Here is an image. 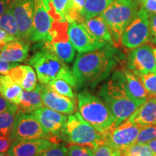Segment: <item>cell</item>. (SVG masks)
<instances>
[{
	"label": "cell",
	"mask_w": 156,
	"mask_h": 156,
	"mask_svg": "<svg viewBox=\"0 0 156 156\" xmlns=\"http://www.w3.org/2000/svg\"><path fill=\"white\" fill-rule=\"evenodd\" d=\"M122 56L119 50L110 44L88 53L78 54L73 67L77 87L96 86L108 78Z\"/></svg>",
	"instance_id": "6da1fadb"
},
{
	"label": "cell",
	"mask_w": 156,
	"mask_h": 156,
	"mask_svg": "<svg viewBox=\"0 0 156 156\" xmlns=\"http://www.w3.org/2000/svg\"><path fill=\"white\" fill-rule=\"evenodd\" d=\"M98 95L116 119L114 126L127 120L141 106L129 92L123 70H115L111 77L101 85Z\"/></svg>",
	"instance_id": "7a4b0ae2"
},
{
	"label": "cell",
	"mask_w": 156,
	"mask_h": 156,
	"mask_svg": "<svg viewBox=\"0 0 156 156\" xmlns=\"http://www.w3.org/2000/svg\"><path fill=\"white\" fill-rule=\"evenodd\" d=\"M28 64L34 67L41 84H47L54 80L62 79L73 87H77L73 70L57 56L43 47L29 58Z\"/></svg>",
	"instance_id": "3957f363"
},
{
	"label": "cell",
	"mask_w": 156,
	"mask_h": 156,
	"mask_svg": "<svg viewBox=\"0 0 156 156\" xmlns=\"http://www.w3.org/2000/svg\"><path fill=\"white\" fill-rule=\"evenodd\" d=\"M77 108L84 119L104 135L114 126L116 119L106 103L87 90L77 94Z\"/></svg>",
	"instance_id": "277c9868"
},
{
	"label": "cell",
	"mask_w": 156,
	"mask_h": 156,
	"mask_svg": "<svg viewBox=\"0 0 156 156\" xmlns=\"http://www.w3.org/2000/svg\"><path fill=\"white\" fill-rule=\"evenodd\" d=\"M139 0H114L100 15L112 32L115 46L121 44L123 32L138 12Z\"/></svg>",
	"instance_id": "5b68a950"
},
{
	"label": "cell",
	"mask_w": 156,
	"mask_h": 156,
	"mask_svg": "<svg viewBox=\"0 0 156 156\" xmlns=\"http://www.w3.org/2000/svg\"><path fill=\"white\" fill-rule=\"evenodd\" d=\"M58 138L74 145H87L95 149L104 142V134L98 132L86 122L79 112L70 114Z\"/></svg>",
	"instance_id": "8992f818"
},
{
	"label": "cell",
	"mask_w": 156,
	"mask_h": 156,
	"mask_svg": "<svg viewBox=\"0 0 156 156\" xmlns=\"http://www.w3.org/2000/svg\"><path fill=\"white\" fill-rule=\"evenodd\" d=\"M68 28L69 23L66 21H54L50 40L43 43L44 48L50 51L65 63L73 62L75 55V48L69 40Z\"/></svg>",
	"instance_id": "52a82bcc"
},
{
	"label": "cell",
	"mask_w": 156,
	"mask_h": 156,
	"mask_svg": "<svg viewBox=\"0 0 156 156\" xmlns=\"http://www.w3.org/2000/svg\"><path fill=\"white\" fill-rule=\"evenodd\" d=\"M149 38V13L141 7L123 32L121 44L126 49L132 50L146 44Z\"/></svg>",
	"instance_id": "ba28073f"
},
{
	"label": "cell",
	"mask_w": 156,
	"mask_h": 156,
	"mask_svg": "<svg viewBox=\"0 0 156 156\" xmlns=\"http://www.w3.org/2000/svg\"><path fill=\"white\" fill-rule=\"evenodd\" d=\"M50 135L34 114L22 112L19 108L15 117L14 126L9 135L12 143L37 138L50 139Z\"/></svg>",
	"instance_id": "9c48e42d"
},
{
	"label": "cell",
	"mask_w": 156,
	"mask_h": 156,
	"mask_svg": "<svg viewBox=\"0 0 156 156\" xmlns=\"http://www.w3.org/2000/svg\"><path fill=\"white\" fill-rule=\"evenodd\" d=\"M140 129V126L127 119L118 126H113L104 135V142L121 152L135 143Z\"/></svg>",
	"instance_id": "30bf717a"
},
{
	"label": "cell",
	"mask_w": 156,
	"mask_h": 156,
	"mask_svg": "<svg viewBox=\"0 0 156 156\" xmlns=\"http://www.w3.org/2000/svg\"><path fill=\"white\" fill-rule=\"evenodd\" d=\"M68 34L72 44L80 54L88 53L106 46L108 44L99 40L87 30L83 23H69Z\"/></svg>",
	"instance_id": "8fae6325"
},
{
	"label": "cell",
	"mask_w": 156,
	"mask_h": 156,
	"mask_svg": "<svg viewBox=\"0 0 156 156\" xmlns=\"http://www.w3.org/2000/svg\"><path fill=\"white\" fill-rule=\"evenodd\" d=\"M127 69L139 77L148 73H156V62L153 47L149 45L132 49L126 60Z\"/></svg>",
	"instance_id": "7c38bea8"
},
{
	"label": "cell",
	"mask_w": 156,
	"mask_h": 156,
	"mask_svg": "<svg viewBox=\"0 0 156 156\" xmlns=\"http://www.w3.org/2000/svg\"><path fill=\"white\" fill-rule=\"evenodd\" d=\"M35 12L29 42L44 43L50 40L54 20L46 9L44 0H34Z\"/></svg>",
	"instance_id": "4fadbf2b"
},
{
	"label": "cell",
	"mask_w": 156,
	"mask_h": 156,
	"mask_svg": "<svg viewBox=\"0 0 156 156\" xmlns=\"http://www.w3.org/2000/svg\"><path fill=\"white\" fill-rule=\"evenodd\" d=\"M18 25L23 40L29 41L35 12L34 0H15L9 7Z\"/></svg>",
	"instance_id": "5bb4252c"
},
{
	"label": "cell",
	"mask_w": 156,
	"mask_h": 156,
	"mask_svg": "<svg viewBox=\"0 0 156 156\" xmlns=\"http://www.w3.org/2000/svg\"><path fill=\"white\" fill-rule=\"evenodd\" d=\"M33 114L46 132L51 135L57 137L62 133L68 119V116L66 114L55 112L46 106L34 111Z\"/></svg>",
	"instance_id": "9a60e30c"
},
{
	"label": "cell",
	"mask_w": 156,
	"mask_h": 156,
	"mask_svg": "<svg viewBox=\"0 0 156 156\" xmlns=\"http://www.w3.org/2000/svg\"><path fill=\"white\" fill-rule=\"evenodd\" d=\"M41 96L44 106L55 112L66 115H70L75 112L74 100L58 94L46 84H41Z\"/></svg>",
	"instance_id": "2e32d148"
},
{
	"label": "cell",
	"mask_w": 156,
	"mask_h": 156,
	"mask_svg": "<svg viewBox=\"0 0 156 156\" xmlns=\"http://www.w3.org/2000/svg\"><path fill=\"white\" fill-rule=\"evenodd\" d=\"M48 138H37L13 142L7 153L10 156H39L53 145Z\"/></svg>",
	"instance_id": "e0dca14e"
},
{
	"label": "cell",
	"mask_w": 156,
	"mask_h": 156,
	"mask_svg": "<svg viewBox=\"0 0 156 156\" xmlns=\"http://www.w3.org/2000/svg\"><path fill=\"white\" fill-rule=\"evenodd\" d=\"M30 42L17 39L6 44L0 49V58L9 62H22L28 58Z\"/></svg>",
	"instance_id": "ac0fdd59"
},
{
	"label": "cell",
	"mask_w": 156,
	"mask_h": 156,
	"mask_svg": "<svg viewBox=\"0 0 156 156\" xmlns=\"http://www.w3.org/2000/svg\"><path fill=\"white\" fill-rule=\"evenodd\" d=\"M23 90L31 91L38 85V77L35 69L30 65H17L7 73Z\"/></svg>",
	"instance_id": "d6986e66"
},
{
	"label": "cell",
	"mask_w": 156,
	"mask_h": 156,
	"mask_svg": "<svg viewBox=\"0 0 156 156\" xmlns=\"http://www.w3.org/2000/svg\"><path fill=\"white\" fill-rule=\"evenodd\" d=\"M128 119L140 127L156 125V97H150Z\"/></svg>",
	"instance_id": "ffe728a7"
},
{
	"label": "cell",
	"mask_w": 156,
	"mask_h": 156,
	"mask_svg": "<svg viewBox=\"0 0 156 156\" xmlns=\"http://www.w3.org/2000/svg\"><path fill=\"white\" fill-rule=\"evenodd\" d=\"M80 23H83L87 30L99 40L115 46L112 32L101 15L85 19Z\"/></svg>",
	"instance_id": "44dd1931"
},
{
	"label": "cell",
	"mask_w": 156,
	"mask_h": 156,
	"mask_svg": "<svg viewBox=\"0 0 156 156\" xmlns=\"http://www.w3.org/2000/svg\"><path fill=\"white\" fill-rule=\"evenodd\" d=\"M122 70L125 77L126 87L130 95L134 98L136 102L142 105L151 97L149 93L146 90L139 77H137L129 69H123Z\"/></svg>",
	"instance_id": "7402d4cb"
},
{
	"label": "cell",
	"mask_w": 156,
	"mask_h": 156,
	"mask_svg": "<svg viewBox=\"0 0 156 156\" xmlns=\"http://www.w3.org/2000/svg\"><path fill=\"white\" fill-rule=\"evenodd\" d=\"M23 90L7 75L0 74V95L19 106L22 98Z\"/></svg>",
	"instance_id": "603a6c76"
},
{
	"label": "cell",
	"mask_w": 156,
	"mask_h": 156,
	"mask_svg": "<svg viewBox=\"0 0 156 156\" xmlns=\"http://www.w3.org/2000/svg\"><path fill=\"white\" fill-rule=\"evenodd\" d=\"M18 106L20 110L26 113L34 112L44 106L41 96V84H38L34 90H23L22 98Z\"/></svg>",
	"instance_id": "cb8c5ba5"
},
{
	"label": "cell",
	"mask_w": 156,
	"mask_h": 156,
	"mask_svg": "<svg viewBox=\"0 0 156 156\" xmlns=\"http://www.w3.org/2000/svg\"><path fill=\"white\" fill-rule=\"evenodd\" d=\"M114 1V0H85L82 12L81 22L85 19L100 15Z\"/></svg>",
	"instance_id": "d4e9b609"
},
{
	"label": "cell",
	"mask_w": 156,
	"mask_h": 156,
	"mask_svg": "<svg viewBox=\"0 0 156 156\" xmlns=\"http://www.w3.org/2000/svg\"><path fill=\"white\" fill-rule=\"evenodd\" d=\"M0 29L15 36L17 39H22L16 20L9 8L5 12L0 15Z\"/></svg>",
	"instance_id": "484cf974"
},
{
	"label": "cell",
	"mask_w": 156,
	"mask_h": 156,
	"mask_svg": "<svg viewBox=\"0 0 156 156\" xmlns=\"http://www.w3.org/2000/svg\"><path fill=\"white\" fill-rule=\"evenodd\" d=\"M85 2V0H69L65 10V20L68 23L81 22Z\"/></svg>",
	"instance_id": "4316f807"
},
{
	"label": "cell",
	"mask_w": 156,
	"mask_h": 156,
	"mask_svg": "<svg viewBox=\"0 0 156 156\" xmlns=\"http://www.w3.org/2000/svg\"><path fill=\"white\" fill-rule=\"evenodd\" d=\"M19 108L0 113V135L5 136L10 135Z\"/></svg>",
	"instance_id": "83f0119b"
},
{
	"label": "cell",
	"mask_w": 156,
	"mask_h": 156,
	"mask_svg": "<svg viewBox=\"0 0 156 156\" xmlns=\"http://www.w3.org/2000/svg\"><path fill=\"white\" fill-rule=\"evenodd\" d=\"M68 2L69 0H52L49 3L47 10L54 21H66L65 10Z\"/></svg>",
	"instance_id": "f1b7e54d"
},
{
	"label": "cell",
	"mask_w": 156,
	"mask_h": 156,
	"mask_svg": "<svg viewBox=\"0 0 156 156\" xmlns=\"http://www.w3.org/2000/svg\"><path fill=\"white\" fill-rule=\"evenodd\" d=\"M122 156H156L146 143H134L121 151Z\"/></svg>",
	"instance_id": "f546056e"
},
{
	"label": "cell",
	"mask_w": 156,
	"mask_h": 156,
	"mask_svg": "<svg viewBox=\"0 0 156 156\" xmlns=\"http://www.w3.org/2000/svg\"><path fill=\"white\" fill-rule=\"evenodd\" d=\"M46 85L58 94L64 95L73 100H75V93H73V87L64 80H54L50 81Z\"/></svg>",
	"instance_id": "4dcf8cb0"
},
{
	"label": "cell",
	"mask_w": 156,
	"mask_h": 156,
	"mask_svg": "<svg viewBox=\"0 0 156 156\" xmlns=\"http://www.w3.org/2000/svg\"><path fill=\"white\" fill-rule=\"evenodd\" d=\"M151 97H156V73H148L139 76Z\"/></svg>",
	"instance_id": "1f68e13d"
},
{
	"label": "cell",
	"mask_w": 156,
	"mask_h": 156,
	"mask_svg": "<svg viewBox=\"0 0 156 156\" xmlns=\"http://www.w3.org/2000/svg\"><path fill=\"white\" fill-rule=\"evenodd\" d=\"M156 139V125L141 127L136 143H147Z\"/></svg>",
	"instance_id": "d6a6232c"
},
{
	"label": "cell",
	"mask_w": 156,
	"mask_h": 156,
	"mask_svg": "<svg viewBox=\"0 0 156 156\" xmlns=\"http://www.w3.org/2000/svg\"><path fill=\"white\" fill-rule=\"evenodd\" d=\"M94 149L87 145L72 144L67 148V156H93Z\"/></svg>",
	"instance_id": "836d02e7"
},
{
	"label": "cell",
	"mask_w": 156,
	"mask_h": 156,
	"mask_svg": "<svg viewBox=\"0 0 156 156\" xmlns=\"http://www.w3.org/2000/svg\"><path fill=\"white\" fill-rule=\"evenodd\" d=\"M39 156H67V148L57 142H54L53 145Z\"/></svg>",
	"instance_id": "e575fe53"
},
{
	"label": "cell",
	"mask_w": 156,
	"mask_h": 156,
	"mask_svg": "<svg viewBox=\"0 0 156 156\" xmlns=\"http://www.w3.org/2000/svg\"><path fill=\"white\" fill-rule=\"evenodd\" d=\"M119 151L113 148L106 142H102L98 145L94 150L93 156H113Z\"/></svg>",
	"instance_id": "d590c367"
},
{
	"label": "cell",
	"mask_w": 156,
	"mask_h": 156,
	"mask_svg": "<svg viewBox=\"0 0 156 156\" xmlns=\"http://www.w3.org/2000/svg\"><path fill=\"white\" fill-rule=\"evenodd\" d=\"M150 38L149 41L156 46V14H149Z\"/></svg>",
	"instance_id": "8d00e7d4"
},
{
	"label": "cell",
	"mask_w": 156,
	"mask_h": 156,
	"mask_svg": "<svg viewBox=\"0 0 156 156\" xmlns=\"http://www.w3.org/2000/svg\"><path fill=\"white\" fill-rule=\"evenodd\" d=\"M18 108L19 106L17 105L11 103L10 101H7V99H5V98L0 95V113Z\"/></svg>",
	"instance_id": "74e56055"
},
{
	"label": "cell",
	"mask_w": 156,
	"mask_h": 156,
	"mask_svg": "<svg viewBox=\"0 0 156 156\" xmlns=\"http://www.w3.org/2000/svg\"><path fill=\"white\" fill-rule=\"evenodd\" d=\"M139 2L149 14H156V0H139Z\"/></svg>",
	"instance_id": "f35d334b"
},
{
	"label": "cell",
	"mask_w": 156,
	"mask_h": 156,
	"mask_svg": "<svg viewBox=\"0 0 156 156\" xmlns=\"http://www.w3.org/2000/svg\"><path fill=\"white\" fill-rule=\"evenodd\" d=\"M19 65L17 62H9L0 58V74L2 75H7L9 70Z\"/></svg>",
	"instance_id": "ab89813d"
},
{
	"label": "cell",
	"mask_w": 156,
	"mask_h": 156,
	"mask_svg": "<svg viewBox=\"0 0 156 156\" xmlns=\"http://www.w3.org/2000/svg\"><path fill=\"white\" fill-rule=\"evenodd\" d=\"M15 40H17V38H15V36L9 34L8 33L5 32V30L0 29V49L2 48H3L8 43L12 42Z\"/></svg>",
	"instance_id": "60d3db41"
},
{
	"label": "cell",
	"mask_w": 156,
	"mask_h": 156,
	"mask_svg": "<svg viewBox=\"0 0 156 156\" xmlns=\"http://www.w3.org/2000/svg\"><path fill=\"white\" fill-rule=\"evenodd\" d=\"M12 142L9 136L0 135V153H6L10 148Z\"/></svg>",
	"instance_id": "b9f144b4"
},
{
	"label": "cell",
	"mask_w": 156,
	"mask_h": 156,
	"mask_svg": "<svg viewBox=\"0 0 156 156\" xmlns=\"http://www.w3.org/2000/svg\"><path fill=\"white\" fill-rule=\"evenodd\" d=\"M14 1L15 0H0V15L5 12Z\"/></svg>",
	"instance_id": "7bdbcfd3"
},
{
	"label": "cell",
	"mask_w": 156,
	"mask_h": 156,
	"mask_svg": "<svg viewBox=\"0 0 156 156\" xmlns=\"http://www.w3.org/2000/svg\"><path fill=\"white\" fill-rule=\"evenodd\" d=\"M147 145L149 146L150 148L156 154V139L152 140L151 142H147Z\"/></svg>",
	"instance_id": "ee69618b"
},
{
	"label": "cell",
	"mask_w": 156,
	"mask_h": 156,
	"mask_svg": "<svg viewBox=\"0 0 156 156\" xmlns=\"http://www.w3.org/2000/svg\"><path fill=\"white\" fill-rule=\"evenodd\" d=\"M52 0H44V4H45V5H46V9L48 8V5H49V3L51 2Z\"/></svg>",
	"instance_id": "f6af8a7d"
},
{
	"label": "cell",
	"mask_w": 156,
	"mask_h": 156,
	"mask_svg": "<svg viewBox=\"0 0 156 156\" xmlns=\"http://www.w3.org/2000/svg\"><path fill=\"white\" fill-rule=\"evenodd\" d=\"M153 50L154 56H155V62H156V47L153 48Z\"/></svg>",
	"instance_id": "bcb514c9"
},
{
	"label": "cell",
	"mask_w": 156,
	"mask_h": 156,
	"mask_svg": "<svg viewBox=\"0 0 156 156\" xmlns=\"http://www.w3.org/2000/svg\"><path fill=\"white\" fill-rule=\"evenodd\" d=\"M0 156H10V155H9L7 153H0Z\"/></svg>",
	"instance_id": "7dc6e473"
},
{
	"label": "cell",
	"mask_w": 156,
	"mask_h": 156,
	"mask_svg": "<svg viewBox=\"0 0 156 156\" xmlns=\"http://www.w3.org/2000/svg\"><path fill=\"white\" fill-rule=\"evenodd\" d=\"M113 156H122V155H121V152L120 151L117 152V153L116 154H114Z\"/></svg>",
	"instance_id": "c3c4849f"
}]
</instances>
